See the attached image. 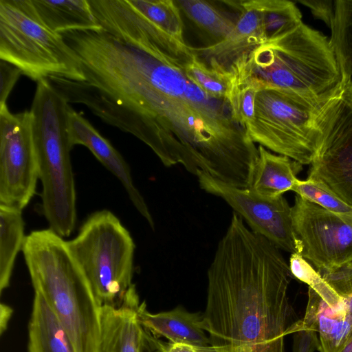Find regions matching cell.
<instances>
[{
  "label": "cell",
  "instance_id": "6da1fadb",
  "mask_svg": "<svg viewBox=\"0 0 352 352\" xmlns=\"http://www.w3.org/2000/svg\"><path fill=\"white\" fill-rule=\"evenodd\" d=\"M193 55L192 47L171 36L142 49L107 33L87 60L80 102L146 144L166 167L181 164L248 188L258 148L229 102L187 76Z\"/></svg>",
  "mask_w": 352,
  "mask_h": 352
},
{
  "label": "cell",
  "instance_id": "7a4b0ae2",
  "mask_svg": "<svg viewBox=\"0 0 352 352\" xmlns=\"http://www.w3.org/2000/svg\"><path fill=\"white\" fill-rule=\"evenodd\" d=\"M279 249L232 214L208 270L204 329L213 352H285L299 320Z\"/></svg>",
  "mask_w": 352,
  "mask_h": 352
},
{
  "label": "cell",
  "instance_id": "3957f363",
  "mask_svg": "<svg viewBox=\"0 0 352 352\" xmlns=\"http://www.w3.org/2000/svg\"><path fill=\"white\" fill-rule=\"evenodd\" d=\"M229 78L231 84L258 91L272 88L315 98L338 94L350 81L330 39L303 22L257 47L232 69Z\"/></svg>",
  "mask_w": 352,
  "mask_h": 352
},
{
  "label": "cell",
  "instance_id": "277c9868",
  "mask_svg": "<svg viewBox=\"0 0 352 352\" xmlns=\"http://www.w3.org/2000/svg\"><path fill=\"white\" fill-rule=\"evenodd\" d=\"M22 252L34 292L50 305L76 352H100V307L67 241L50 228L34 230Z\"/></svg>",
  "mask_w": 352,
  "mask_h": 352
},
{
  "label": "cell",
  "instance_id": "5b68a950",
  "mask_svg": "<svg viewBox=\"0 0 352 352\" xmlns=\"http://www.w3.org/2000/svg\"><path fill=\"white\" fill-rule=\"evenodd\" d=\"M351 104L350 81L344 90L329 98L263 89L256 94L254 118L245 129L252 142L301 165L311 164Z\"/></svg>",
  "mask_w": 352,
  "mask_h": 352
},
{
  "label": "cell",
  "instance_id": "8992f818",
  "mask_svg": "<svg viewBox=\"0 0 352 352\" xmlns=\"http://www.w3.org/2000/svg\"><path fill=\"white\" fill-rule=\"evenodd\" d=\"M69 103L47 80L37 82L30 113L42 185L41 210L50 228L69 236L76 222V193L67 120Z\"/></svg>",
  "mask_w": 352,
  "mask_h": 352
},
{
  "label": "cell",
  "instance_id": "52a82bcc",
  "mask_svg": "<svg viewBox=\"0 0 352 352\" xmlns=\"http://www.w3.org/2000/svg\"><path fill=\"white\" fill-rule=\"evenodd\" d=\"M67 245L100 307L135 309L140 305L132 282L135 245L111 211L91 213Z\"/></svg>",
  "mask_w": 352,
  "mask_h": 352
},
{
  "label": "cell",
  "instance_id": "ba28073f",
  "mask_svg": "<svg viewBox=\"0 0 352 352\" xmlns=\"http://www.w3.org/2000/svg\"><path fill=\"white\" fill-rule=\"evenodd\" d=\"M0 59L36 82L50 77L85 80L76 52L43 23L32 0H0Z\"/></svg>",
  "mask_w": 352,
  "mask_h": 352
},
{
  "label": "cell",
  "instance_id": "9c48e42d",
  "mask_svg": "<svg viewBox=\"0 0 352 352\" xmlns=\"http://www.w3.org/2000/svg\"><path fill=\"white\" fill-rule=\"evenodd\" d=\"M38 179L30 111L14 114L0 107V204L23 210Z\"/></svg>",
  "mask_w": 352,
  "mask_h": 352
},
{
  "label": "cell",
  "instance_id": "30bf717a",
  "mask_svg": "<svg viewBox=\"0 0 352 352\" xmlns=\"http://www.w3.org/2000/svg\"><path fill=\"white\" fill-rule=\"evenodd\" d=\"M200 188L223 199L255 233L265 237L278 249L291 254L300 253V245L292 225V207L283 196L258 195L218 180L198 170Z\"/></svg>",
  "mask_w": 352,
  "mask_h": 352
},
{
  "label": "cell",
  "instance_id": "8fae6325",
  "mask_svg": "<svg viewBox=\"0 0 352 352\" xmlns=\"http://www.w3.org/2000/svg\"><path fill=\"white\" fill-rule=\"evenodd\" d=\"M292 225L300 254L316 270H329L352 261V219L301 197L292 207Z\"/></svg>",
  "mask_w": 352,
  "mask_h": 352
},
{
  "label": "cell",
  "instance_id": "7c38bea8",
  "mask_svg": "<svg viewBox=\"0 0 352 352\" xmlns=\"http://www.w3.org/2000/svg\"><path fill=\"white\" fill-rule=\"evenodd\" d=\"M265 41L262 14L256 0L241 1V12L232 32L216 43L192 47V51L206 67L229 80L232 69Z\"/></svg>",
  "mask_w": 352,
  "mask_h": 352
},
{
  "label": "cell",
  "instance_id": "4fadbf2b",
  "mask_svg": "<svg viewBox=\"0 0 352 352\" xmlns=\"http://www.w3.org/2000/svg\"><path fill=\"white\" fill-rule=\"evenodd\" d=\"M308 178L319 182L352 207V104L311 164Z\"/></svg>",
  "mask_w": 352,
  "mask_h": 352
},
{
  "label": "cell",
  "instance_id": "5bb4252c",
  "mask_svg": "<svg viewBox=\"0 0 352 352\" xmlns=\"http://www.w3.org/2000/svg\"><path fill=\"white\" fill-rule=\"evenodd\" d=\"M67 130L70 146L83 145L120 182L131 201L152 229L155 224L142 195L134 184L131 169L121 154L82 116L70 106Z\"/></svg>",
  "mask_w": 352,
  "mask_h": 352
},
{
  "label": "cell",
  "instance_id": "9a60e30c",
  "mask_svg": "<svg viewBox=\"0 0 352 352\" xmlns=\"http://www.w3.org/2000/svg\"><path fill=\"white\" fill-rule=\"evenodd\" d=\"M300 330L318 333L320 352H340L352 334V305L344 298V305L333 308L309 287L305 316L293 333Z\"/></svg>",
  "mask_w": 352,
  "mask_h": 352
},
{
  "label": "cell",
  "instance_id": "2e32d148",
  "mask_svg": "<svg viewBox=\"0 0 352 352\" xmlns=\"http://www.w3.org/2000/svg\"><path fill=\"white\" fill-rule=\"evenodd\" d=\"M141 327L156 338L164 337L173 343H184L199 347L210 346L204 329L203 314L190 312L178 306L170 311L151 313L145 302L136 309Z\"/></svg>",
  "mask_w": 352,
  "mask_h": 352
},
{
  "label": "cell",
  "instance_id": "e0dca14e",
  "mask_svg": "<svg viewBox=\"0 0 352 352\" xmlns=\"http://www.w3.org/2000/svg\"><path fill=\"white\" fill-rule=\"evenodd\" d=\"M301 166L289 157L274 154L259 145L248 188L265 197L283 195L292 190Z\"/></svg>",
  "mask_w": 352,
  "mask_h": 352
},
{
  "label": "cell",
  "instance_id": "ac0fdd59",
  "mask_svg": "<svg viewBox=\"0 0 352 352\" xmlns=\"http://www.w3.org/2000/svg\"><path fill=\"white\" fill-rule=\"evenodd\" d=\"M28 352H76L58 318L36 292L28 324Z\"/></svg>",
  "mask_w": 352,
  "mask_h": 352
},
{
  "label": "cell",
  "instance_id": "d6986e66",
  "mask_svg": "<svg viewBox=\"0 0 352 352\" xmlns=\"http://www.w3.org/2000/svg\"><path fill=\"white\" fill-rule=\"evenodd\" d=\"M32 3L43 23L56 33L102 29L88 0H32Z\"/></svg>",
  "mask_w": 352,
  "mask_h": 352
},
{
  "label": "cell",
  "instance_id": "ffe728a7",
  "mask_svg": "<svg viewBox=\"0 0 352 352\" xmlns=\"http://www.w3.org/2000/svg\"><path fill=\"white\" fill-rule=\"evenodd\" d=\"M22 210L0 204V293L10 280L19 252L22 250L25 236Z\"/></svg>",
  "mask_w": 352,
  "mask_h": 352
},
{
  "label": "cell",
  "instance_id": "44dd1931",
  "mask_svg": "<svg viewBox=\"0 0 352 352\" xmlns=\"http://www.w3.org/2000/svg\"><path fill=\"white\" fill-rule=\"evenodd\" d=\"M175 3L181 13L184 14L201 32L214 39V43L226 37L239 18H233L210 1L175 0Z\"/></svg>",
  "mask_w": 352,
  "mask_h": 352
},
{
  "label": "cell",
  "instance_id": "7402d4cb",
  "mask_svg": "<svg viewBox=\"0 0 352 352\" xmlns=\"http://www.w3.org/2000/svg\"><path fill=\"white\" fill-rule=\"evenodd\" d=\"M256 3L261 12L266 41L294 30L302 23L301 12L293 1L256 0Z\"/></svg>",
  "mask_w": 352,
  "mask_h": 352
},
{
  "label": "cell",
  "instance_id": "603a6c76",
  "mask_svg": "<svg viewBox=\"0 0 352 352\" xmlns=\"http://www.w3.org/2000/svg\"><path fill=\"white\" fill-rule=\"evenodd\" d=\"M331 43L344 74L352 76V0H336Z\"/></svg>",
  "mask_w": 352,
  "mask_h": 352
},
{
  "label": "cell",
  "instance_id": "cb8c5ba5",
  "mask_svg": "<svg viewBox=\"0 0 352 352\" xmlns=\"http://www.w3.org/2000/svg\"><path fill=\"white\" fill-rule=\"evenodd\" d=\"M131 4L161 30L181 42L184 23L181 12L172 0H130Z\"/></svg>",
  "mask_w": 352,
  "mask_h": 352
},
{
  "label": "cell",
  "instance_id": "d4e9b609",
  "mask_svg": "<svg viewBox=\"0 0 352 352\" xmlns=\"http://www.w3.org/2000/svg\"><path fill=\"white\" fill-rule=\"evenodd\" d=\"M289 267L293 277L306 283L330 307L336 308L344 303V298L340 296L300 254H291Z\"/></svg>",
  "mask_w": 352,
  "mask_h": 352
},
{
  "label": "cell",
  "instance_id": "484cf974",
  "mask_svg": "<svg viewBox=\"0 0 352 352\" xmlns=\"http://www.w3.org/2000/svg\"><path fill=\"white\" fill-rule=\"evenodd\" d=\"M292 191L329 212L352 219V207L315 179L308 177L306 180L297 179Z\"/></svg>",
  "mask_w": 352,
  "mask_h": 352
},
{
  "label": "cell",
  "instance_id": "4316f807",
  "mask_svg": "<svg viewBox=\"0 0 352 352\" xmlns=\"http://www.w3.org/2000/svg\"><path fill=\"white\" fill-rule=\"evenodd\" d=\"M184 69L189 79L209 96L228 101L231 90L230 80L206 67L195 54L186 63Z\"/></svg>",
  "mask_w": 352,
  "mask_h": 352
},
{
  "label": "cell",
  "instance_id": "83f0119b",
  "mask_svg": "<svg viewBox=\"0 0 352 352\" xmlns=\"http://www.w3.org/2000/svg\"><path fill=\"white\" fill-rule=\"evenodd\" d=\"M258 90L252 86L233 83L228 98L234 119L244 128L254 118Z\"/></svg>",
  "mask_w": 352,
  "mask_h": 352
},
{
  "label": "cell",
  "instance_id": "f1b7e54d",
  "mask_svg": "<svg viewBox=\"0 0 352 352\" xmlns=\"http://www.w3.org/2000/svg\"><path fill=\"white\" fill-rule=\"evenodd\" d=\"M326 282L342 297L352 295L351 262L329 269L317 270Z\"/></svg>",
  "mask_w": 352,
  "mask_h": 352
},
{
  "label": "cell",
  "instance_id": "f546056e",
  "mask_svg": "<svg viewBox=\"0 0 352 352\" xmlns=\"http://www.w3.org/2000/svg\"><path fill=\"white\" fill-rule=\"evenodd\" d=\"M21 74L19 68L0 59V107L6 104L8 97Z\"/></svg>",
  "mask_w": 352,
  "mask_h": 352
},
{
  "label": "cell",
  "instance_id": "4dcf8cb0",
  "mask_svg": "<svg viewBox=\"0 0 352 352\" xmlns=\"http://www.w3.org/2000/svg\"><path fill=\"white\" fill-rule=\"evenodd\" d=\"M308 7L315 18L323 21L330 28L335 10L336 0H297Z\"/></svg>",
  "mask_w": 352,
  "mask_h": 352
},
{
  "label": "cell",
  "instance_id": "1f68e13d",
  "mask_svg": "<svg viewBox=\"0 0 352 352\" xmlns=\"http://www.w3.org/2000/svg\"><path fill=\"white\" fill-rule=\"evenodd\" d=\"M293 334L292 352H314L318 350L319 338L316 331L300 330Z\"/></svg>",
  "mask_w": 352,
  "mask_h": 352
},
{
  "label": "cell",
  "instance_id": "d6a6232c",
  "mask_svg": "<svg viewBox=\"0 0 352 352\" xmlns=\"http://www.w3.org/2000/svg\"><path fill=\"white\" fill-rule=\"evenodd\" d=\"M156 343L160 352H213L208 347H199L184 343L164 342L156 338Z\"/></svg>",
  "mask_w": 352,
  "mask_h": 352
},
{
  "label": "cell",
  "instance_id": "836d02e7",
  "mask_svg": "<svg viewBox=\"0 0 352 352\" xmlns=\"http://www.w3.org/2000/svg\"><path fill=\"white\" fill-rule=\"evenodd\" d=\"M141 352H160L156 338L145 329H144Z\"/></svg>",
  "mask_w": 352,
  "mask_h": 352
},
{
  "label": "cell",
  "instance_id": "e575fe53",
  "mask_svg": "<svg viewBox=\"0 0 352 352\" xmlns=\"http://www.w3.org/2000/svg\"><path fill=\"white\" fill-rule=\"evenodd\" d=\"M12 315V309L8 305L1 303L0 306V332L1 334L7 329L8 322Z\"/></svg>",
  "mask_w": 352,
  "mask_h": 352
},
{
  "label": "cell",
  "instance_id": "d590c367",
  "mask_svg": "<svg viewBox=\"0 0 352 352\" xmlns=\"http://www.w3.org/2000/svg\"><path fill=\"white\" fill-rule=\"evenodd\" d=\"M340 352H352V334Z\"/></svg>",
  "mask_w": 352,
  "mask_h": 352
},
{
  "label": "cell",
  "instance_id": "8d00e7d4",
  "mask_svg": "<svg viewBox=\"0 0 352 352\" xmlns=\"http://www.w3.org/2000/svg\"><path fill=\"white\" fill-rule=\"evenodd\" d=\"M351 263L352 264V261H351Z\"/></svg>",
  "mask_w": 352,
  "mask_h": 352
}]
</instances>
